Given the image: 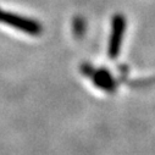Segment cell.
Instances as JSON below:
<instances>
[{
    "instance_id": "cell-1",
    "label": "cell",
    "mask_w": 155,
    "mask_h": 155,
    "mask_svg": "<svg viewBox=\"0 0 155 155\" xmlns=\"http://www.w3.org/2000/svg\"><path fill=\"white\" fill-rule=\"evenodd\" d=\"M0 22H3L8 26H11L14 28H17L31 35H39L43 31L42 25L38 21L20 16V15H15L12 12L3 11L2 9H0Z\"/></svg>"
},
{
    "instance_id": "cell-2",
    "label": "cell",
    "mask_w": 155,
    "mask_h": 155,
    "mask_svg": "<svg viewBox=\"0 0 155 155\" xmlns=\"http://www.w3.org/2000/svg\"><path fill=\"white\" fill-rule=\"evenodd\" d=\"M125 29H126V20H125V17L122 15L114 16L112 25H111L110 41H109V56L111 59H116L119 56Z\"/></svg>"
},
{
    "instance_id": "cell-3",
    "label": "cell",
    "mask_w": 155,
    "mask_h": 155,
    "mask_svg": "<svg viewBox=\"0 0 155 155\" xmlns=\"http://www.w3.org/2000/svg\"><path fill=\"white\" fill-rule=\"evenodd\" d=\"M93 81L95 86L106 92H112L115 89V81L111 73L106 68H99L93 72Z\"/></svg>"
}]
</instances>
